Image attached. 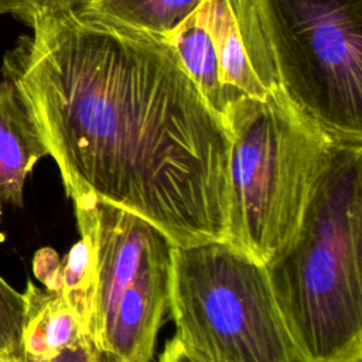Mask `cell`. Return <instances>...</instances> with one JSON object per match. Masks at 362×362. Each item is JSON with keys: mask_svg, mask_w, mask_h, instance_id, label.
Instances as JSON below:
<instances>
[{"mask_svg": "<svg viewBox=\"0 0 362 362\" xmlns=\"http://www.w3.org/2000/svg\"><path fill=\"white\" fill-rule=\"evenodd\" d=\"M16 10V0H0V14L14 13Z\"/></svg>", "mask_w": 362, "mask_h": 362, "instance_id": "obj_17", "label": "cell"}, {"mask_svg": "<svg viewBox=\"0 0 362 362\" xmlns=\"http://www.w3.org/2000/svg\"><path fill=\"white\" fill-rule=\"evenodd\" d=\"M158 362H206L191 349H188L177 337L167 341Z\"/></svg>", "mask_w": 362, "mask_h": 362, "instance_id": "obj_15", "label": "cell"}, {"mask_svg": "<svg viewBox=\"0 0 362 362\" xmlns=\"http://www.w3.org/2000/svg\"><path fill=\"white\" fill-rule=\"evenodd\" d=\"M88 0H16L14 16L28 27L41 17L79 10Z\"/></svg>", "mask_w": 362, "mask_h": 362, "instance_id": "obj_14", "label": "cell"}, {"mask_svg": "<svg viewBox=\"0 0 362 362\" xmlns=\"http://www.w3.org/2000/svg\"><path fill=\"white\" fill-rule=\"evenodd\" d=\"M168 40L201 95L223 120L228 106V90L222 82L219 59L212 37L197 10L171 33Z\"/></svg>", "mask_w": 362, "mask_h": 362, "instance_id": "obj_10", "label": "cell"}, {"mask_svg": "<svg viewBox=\"0 0 362 362\" xmlns=\"http://www.w3.org/2000/svg\"><path fill=\"white\" fill-rule=\"evenodd\" d=\"M204 0H88L79 10L134 30L170 37Z\"/></svg>", "mask_w": 362, "mask_h": 362, "instance_id": "obj_11", "label": "cell"}, {"mask_svg": "<svg viewBox=\"0 0 362 362\" xmlns=\"http://www.w3.org/2000/svg\"><path fill=\"white\" fill-rule=\"evenodd\" d=\"M27 318L24 293L13 288L0 276V355L23 354V332Z\"/></svg>", "mask_w": 362, "mask_h": 362, "instance_id": "obj_13", "label": "cell"}, {"mask_svg": "<svg viewBox=\"0 0 362 362\" xmlns=\"http://www.w3.org/2000/svg\"><path fill=\"white\" fill-rule=\"evenodd\" d=\"M362 144L334 143L300 226L264 264L304 362H362Z\"/></svg>", "mask_w": 362, "mask_h": 362, "instance_id": "obj_2", "label": "cell"}, {"mask_svg": "<svg viewBox=\"0 0 362 362\" xmlns=\"http://www.w3.org/2000/svg\"><path fill=\"white\" fill-rule=\"evenodd\" d=\"M253 72L332 143L362 144V0H230Z\"/></svg>", "mask_w": 362, "mask_h": 362, "instance_id": "obj_3", "label": "cell"}, {"mask_svg": "<svg viewBox=\"0 0 362 362\" xmlns=\"http://www.w3.org/2000/svg\"><path fill=\"white\" fill-rule=\"evenodd\" d=\"M96 286L93 246L86 235H81V239L59 263V291L75 314L83 334L89 338L93 332Z\"/></svg>", "mask_w": 362, "mask_h": 362, "instance_id": "obj_12", "label": "cell"}, {"mask_svg": "<svg viewBox=\"0 0 362 362\" xmlns=\"http://www.w3.org/2000/svg\"><path fill=\"white\" fill-rule=\"evenodd\" d=\"M65 358L66 362H102V355L89 337H85L75 348L66 349Z\"/></svg>", "mask_w": 362, "mask_h": 362, "instance_id": "obj_16", "label": "cell"}, {"mask_svg": "<svg viewBox=\"0 0 362 362\" xmlns=\"http://www.w3.org/2000/svg\"><path fill=\"white\" fill-rule=\"evenodd\" d=\"M225 240L266 264L294 238L334 143L281 93L228 98Z\"/></svg>", "mask_w": 362, "mask_h": 362, "instance_id": "obj_4", "label": "cell"}, {"mask_svg": "<svg viewBox=\"0 0 362 362\" xmlns=\"http://www.w3.org/2000/svg\"><path fill=\"white\" fill-rule=\"evenodd\" d=\"M197 13L212 37L228 98L232 93L264 98L267 90L250 66L230 0H204Z\"/></svg>", "mask_w": 362, "mask_h": 362, "instance_id": "obj_9", "label": "cell"}, {"mask_svg": "<svg viewBox=\"0 0 362 362\" xmlns=\"http://www.w3.org/2000/svg\"><path fill=\"white\" fill-rule=\"evenodd\" d=\"M4 54L66 195H93L174 246L225 240L230 136L168 37L82 10L35 20Z\"/></svg>", "mask_w": 362, "mask_h": 362, "instance_id": "obj_1", "label": "cell"}, {"mask_svg": "<svg viewBox=\"0 0 362 362\" xmlns=\"http://www.w3.org/2000/svg\"><path fill=\"white\" fill-rule=\"evenodd\" d=\"M170 313L206 362H304L264 266L226 240L174 246Z\"/></svg>", "mask_w": 362, "mask_h": 362, "instance_id": "obj_5", "label": "cell"}, {"mask_svg": "<svg viewBox=\"0 0 362 362\" xmlns=\"http://www.w3.org/2000/svg\"><path fill=\"white\" fill-rule=\"evenodd\" d=\"M24 296L27 300L24 355L49 359L75 348L86 337L59 290H40L28 280Z\"/></svg>", "mask_w": 362, "mask_h": 362, "instance_id": "obj_8", "label": "cell"}, {"mask_svg": "<svg viewBox=\"0 0 362 362\" xmlns=\"http://www.w3.org/2000/svg\"><path fill=\"white\" fill-rule=\"evenodd\" d=\"M0 362H24V354L14 355V356L0 355Z\"/></svg>", "mask_w": 362, "mask_h": 362, "instance_id": "obj_18", "label": "cell"}, {"mask_svg": "<svg viewBox=\"0 0 362 362\" xmlns=\"http://www.w3.org/2000/svg\"><path fill=\"white\" fill-rule=\"evenodd\" d=\"M48 156L38 124L17 85L0 81V204L23 206L24 182Z\"/></svg>", "mask_w": 362, "mask_h": 362, "instance_id": "obj_7", "label": "cell"}, {"mask_svg": "<svg viewBox=\"0 0 362 362\" xmlns=\"http://www.w3.org/2000/svg\"><path fill=\"white\" fill-rule=\"evenodd\" d=\"M72 202L79 233L95 253L90 341L109 362H151L170 311L174 243L146 219L93 195Z\"/></svg>", "mask_w": 362, "mask_h": 362, "instance_id": "obj_6", "label": "cell"}]
</instances>
